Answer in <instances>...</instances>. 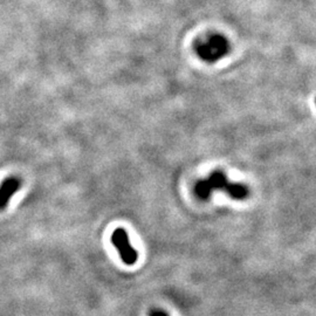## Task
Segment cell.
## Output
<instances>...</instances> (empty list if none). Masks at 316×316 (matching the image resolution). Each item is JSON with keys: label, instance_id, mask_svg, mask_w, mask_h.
<instances>
[{"label": "cell", "instance_id": "obj_1", "mask_svg": "<svg viewBox=\"0 0 316 316\" xmlns=\"http://www.w3.org/2000/svg\"><path fill=\"white\" fill-rule=\"evenodd\" d=\"M215 190L224 191L232 199L245 201L248 197L249 190L241 183L228 182L226 174L222 170H215L205 180H199L194 185V194L201 201H207Z\"/></svg>", "mask_w": 316, "mask_h": 316}, {"label": "cell", "instance_id": "obj_2", "mask_svg": "<svg viewBox=\"0 0 316 316\" xmlns=\"http://www.w3.org/2000/svg\"><path fill=\"white\" fill-rule=\"evenodd\" d=\"M194 52L207 64H214L225 57L231 51V44L225 35L212 33L194 43Z\"/></svg>", "mask_w": 316, "mask_h": 316}, {"label": "cell", "instance_id": "obj_3", "mask_svg": "<svg viewBox=\"0 0 316 316\" xmlns=\"http://www.w3.org/2000/svg\"><path fill=\"white\" fill-rule=\"evenodd\" d=\"M111 243L114 244V246L118 251L121 259L123 260L124 264L131 266L139 259V253L131 246L128 233L123 228H117L113 232Z\"/></svg>", "mask_w": 316, "mask_h": 316}, {"label": "cell", "instance_id": "obj_4", "mask_svg": "<svg viewBox=\"0 0 316 316\" xmlns=\"http://www.w3.org/2000/svg\"><path fill=\"white\" fill-rule=\"evenodd\" d=\"M22 182L18 177H8L0 185V211L5 210L13 194L18 192Z\"/></svg>", "mask_w": 316, "mask_h": 316}, {"label": "cell", "instance_id": "obj_5", "mask_svg": "<svg viewBox=\"0 0 316 316\" xmlns=\"http://www.w3.org/2000/svg\"><path fill=\"white\" fill-rule=\"evenodd\" d=\"M149 316H169V315L166 314L165 311H163V310L153 309V310L150 311V314H149Z\"/></svg>", "mask_w": 316, "mask_h": 316}]
</instances>
